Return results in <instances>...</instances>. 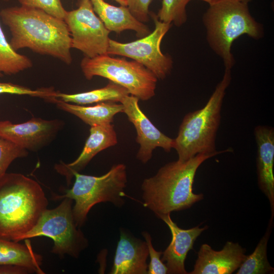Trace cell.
<instances>
[{"mask_svg": "<svg viewBox=\"0 0 274 274\" xmlns=\"http://www.w3.org/2000/svg\"><path fill=\"white\" fill-rule=\"evenodd\" d=\"M139 99L130 94L120 102L128 120L136 131V142L140 145L136 158L146 163L151 158L153 150L157 147L169 152L174 148V139L161 132L143 112L139 105Z\"/></svg>", "mask_w": 274, "mask_h": 274, "instance_id": "obj_12", "label": "cell"}, {"mask_svg": "<svg viewBox=\"0 0 274 274\" xmlns=\"http://www.w3.org/2000/svg\"><path fill=\"white\" fill-rule=\"evenodd\" d=\"M152 0H127V7L131 14L141 22L149 19V6Z\"/></svg>", "mask_w": 274, "mask_h": 274, "instance_id": "obj_29", "label": "cell"}, {"mask_svg": "<svg viewBox=\"0 0 274 274\" xmlns=\"http://www.w3.org/2000/svg\"><path fill=\"white\" fill-rule=\"evenodd\" d=\"M149 252L146 241L120 228L111 274H147Z\"/></svg>", "mask_w": 274, "mask_h": 274, "instance_id": "obj_17", "label": "cell"}, {"mask_svg": "<svg viewBox=\"0 0 274 274\" xmlns=\"http://www.w3.org/2000/svg\"><path fill=\"white\" fill-rule=\"evenodd\" d=\"M31 60L14 50L7 40L0 23V77L11 76L30 68Z\"/></svg>", "mask_w": 274, "mask_h": 274, "instance_id": "obj_23", "label": "cell"}, {"mask_svg": "<svg viewBox=\"0 0 274 274\" xmlns=\"http://www.w3.org/2000/svg\"><path fill=\"white\" fill-rule=\"evenodd\" d=\"M57 91L53 87H42L33 89L29 87L11 82H0V94H10L28 95L43 99L47 102L56 97Z\"/></svg>", "mask_w": 274, "mask_h": 274, "instance_id": "obj_25", "label": "cell"}, {"mask_svg": "<svg viewBox=\"0 0 274 274\" xmlns=\"http://www.w3.org/2000/svg\"><path fill=\"white\" fill-rule=\"evenodd\" d=\"M257 145V174L260 190L267 198L271 210L269 221L274 216V129L266 125H258L254 129Z\"/></svg>", "mask_w": 274, "mask_h": 274, "instance_id": "obj_16", "label": "cell"}, {"mask_svg": "<svg viewBox=\"0 0 274 274\" xmlns=\"http://www.w3.org/2000/svg\"><path fill=\"white\" fill-rule=\"evenodd\" d=\"M21 6L41 9L58 18L63 19L66 12L61 0H18Z\"/></svg>", "mask_w": 274, "mask_h": 274, "instance_id": "obj_27", "label": "cell"}, {"mask_svg": "<svg viewBox=\"0 0 274 274\" xmlns=\"http://www.w3.org/2000/svg\"><path fill=\"white\" fill-rule=\"evenodd\" d=\"M80 66L86 79L90 80L94 76L108 79L125 88L129 94L139 100H148L155 94L157 78L135 60L105 54L92 58L84 57Z\"/></svg>", "mask_w": 274, "mask_h": 274, "instance_id": "obj_8", "label": "cell"}, {"mask_svg": "<svg viewBox=\"0 0 274 274\" xmlns=\"http://www.w3.org/2000/svg\"><path fill=\"white\" fill-rule=\"evenodd\" d=\"M190 1L192 0H162L161 7L156 16L162 22H173L180 27L187 21L186 8Z\"/></svg>", "mask_w": 274, "mask_h": 274, "instance_id": "obj_24", "label": "cell"}, {"mask_svg": "<svg viewBox=\"0 0 274 274\" xmlns=\"http://www.w3.org/2000/svg\"><path fill=\"white\" fill-rule=\"evenodd\" d=\"M231 81V70L225 69L207 103L201 109L187 113L174 139L178 160L185 161L200 153H213L225 91Z\"/></svg>", "mask_w": 274, "mask_h": 274, "instance_id": "obj_5", "label": "cell"}, {"mask_svg": "<svg viewBox=\"0 0 274 274\" xmlns=\"http://www.w3.org/2000/svg\"><path fill=\"white\" fill-rule=\"evenodd\" d=\"M73 200L64 198L56 208L46 209L33 227L21 235L17 242L46 236L53 241L52 253L63 258L65 255L77 258L89 245L80 228L75 221Z\"/></svg>", "mask_w": 274, "mask_h": 274, "instance_id": "obj_7", "label": "cell"}, {"mask_svg": "<svg viewBox=\"0 0 274 274\" xmlns=\"http://www.w3.org/2000/svg\"><path fill=\"white\" fill-rule=\"evenodd\" d=\"M200 1H204L206 3H208L209 4H210L211 3H212L214 0H200Z\"/></svg>", "mask_w": 274, "mask_h": 274, "instance_id": "obj_33", "label": "cell"}, {"mask_svg": "<svg viewBox=\"0 0 274 274\" xmlns=\"http://www.w3.org/2000/svg\"><path fill=\"white\" fill-rule=\"evenodd\" d=\"M43 256L32 249L29 239L24 244L0 237V265L13 264L23 266L33 273L44 274L41 268Z\"/></svg>", "mask_w": 274, "mask_h": 274, "instance_id": "obj_20", "label": "cell"}, {"mask_svg": "<svg viewBox=\"0 0 274 274\" xmlns=\"http://www.w3.org/2000/svg\"><path fill=\"white\" fill-rule=\"evenodd\" d=\"M0 17L10 30L12 37L9 43L15 51L28 48L66 64L72 63V39L63 19L41 9L21 5L2 9Z\"/></svg>", "mask_w": 274, "mask_h": 274, "instance_id": "obj_1", "label": "cell"}, {"mask_svg": "<svg viewBox=\"0 0 274 274\" xmlns=\"http://www.w3.org/2000/svg\"><path fill=\"white\" fill-rule=\"evenodd\" d=\"M93 10L110 31L117 34L125 30H134L139 38L149 34L148 26L137 20L127 6L116 7L104 0H90Z\"/></svg>", "mask_w": 274, "mask_h": 274, "instance_id": "obj_18", "label": "cell"}, {"mask_svg": "<svg viewBox=\"0 0 274 274\" xmlns=\"http://www.w3.org/2000/svg\"><path fill=\"white\" fill-rule=\"evenodd\" d=\"M272 227L273 222L269 221L265 234L253 253L247 255L236 274L273 273L274 268L268 262L267 256V243Z\"/></svg>", "mask_w": 274, "mask_h": 274, "instance_id": "obj_22", "label": "cell"}, {"mask_svg": "<svg viewBox=\"0 0 274 274\" xmlns=\"http://www.w3.org/2000/svg\"><path fill=\"white\" fill-rule=\"evenodd\" d=\"M142 234L147 244L150 262L148 265V274H166L167 273V268L165 264L160 258L163 252L156 251L152 244V238L150 234L144 231Z\"/></svg>", "mask_w": 274, "mask_h": 274, "instance_id": "obj_28", "label": "cell"}, {"mask_svg": "<svg viewBox=\"0 0 274 274\" xmlns=\"http://www.w3.org/2000/svg\"><path fill=\"white\" fill-rule=\"evenodd\" d=\"M63 120L32 117L26 122L13 123L0 121V137L27 151H38L48 145L63 129Z\"/></svg>", "mask_w": 274, "mask_h": 274, "instance_id": "obj_11", "label": "cell"}, {"mask_svg": "<svg viewBox=\"0 0 274 274\" xmlns=\"http://www.w3.org/2000/svg\"><path fill=\"white\" fill-rule=\"evenodd\" d=\"M51 103L63 111L73 114L90 126L112 123L115 115L123 113L122 104L102 102L92 106H85L63 101L55 98Z\"/></svg>", "mask_w": 274, "mask_h": 274, "instance_id": "obj_19", "label": "cell"}, {"mask_svg": "<svg viewBox=\"0 0 274 274\" xmlns=\"http://www.w3.org/2000/svg\"><path fill=\"white\" fill-rule=\"evenodd\" d=\"M150 15L155 23V28L152 32L128 43L110 39L107 54L131 58L145 66L157 79L163 80L170 73L173 60L169 55L162 53L160 44L172 23L160 21L153 13Z\"/></svg>", "mask_w": 274, "mask_h": 274, "instance_id": "obj_9", "label": "cell"}, {"mask_svg": "<svg viewBox=\"0 0 274 274\" xmlns=\"http://www.w3.org/2000/svg\"><path fill=\"white\" fill-rule=\"evenodd\" d=\"M74 177L75 180L72 187L64 189L62 194H52V199L58 200L68 198L75 201L73 212L78 227L84 225L89 211L96 204L110 202L118 208L124 204V190L127 179L126 167L124 164L113 165L101 176L76 173Z\"/></svg>", "mask_w": 274, "mask_h": 274, "instance_id": "obj_6", "label": "cell"}, {"mask_svg": "<svg viewBox=\"0 0 274 274\" xmlns=\"http://www.w3.org/2000/svg\"><path fill=\"white\" fill-rule=\"evenodd\" d=\"M246 249L238 243L228 241L222 250L216 251L207 244L198 252L193 269L189 274H231L246 259Z\"/></svg>", "mask_w": 274, "mask_h": 274, "instance_id": "obj_13", "label": "cell"}, {"mask_svg": "<svg viewBox=\"0 0 274 274\" xmlns=\"http://www.w3.org/2000/svg\"><path fill=\"white\" fill-rule=\"evenodd\" d=\"M117 133L112 123L90 126V133L80 155L74 161L56 163L54 169L64 177L69 186L76 173H80L99 152L117 144Z\"/></svg>", "mask_w": 274, "mask_h": 274, "instance_id": "obj_14", "label": "cell"}, {"mask_svg": "<svg viewBox=\"0 0 274 274\" xmlns=\"http://www.w3.org/2000/svg\"><path fill=\"white\" fill-rule=\"evenodd\" d=\"M63 20L71 34L72 48L89 58L108 54L110 31L96 15L90 0H80L78 8L66 11Z\"/></svg>", "mask_w": 274, "mask_h": 274, "instance_id": "obj_10", "label": "cell"}, {"mask_svg": "<svg viewBox=\"0 0 274 274\" xmlns=\"http://www.w3.org/2000/svg\"><path fill=\"white\" fill-rule=\"evenodd\" d=\"M3 1H5V2H6L9 1V0H3Z\"/></svg>", "mask_w": 274, "mask_h": 274, "instance_id": "obj_34", "label": "cell"}, {"mask_svg": "<svg viewBox=\"0 0 274 274\" xmlns=\"http://www.w3.org/2000/svg\"><path fill=\"white\" fill-rule=\"evenodd\" d=\"M159 218L167 225L172 234L171 242L163 252L161 258L162 262H166L167 273L187 274L185 267L187 254L193 249L197 238L208 226L201 228L200 225H197L184 229L172 220L170 214L161 216Z\"/></svg>", "mask_w": 274, "mask_h": 274, "instance_id": "obj_15", "label": "cell"}, {"mask_svg": "<svg viewBox=\"0 0 274 274\" xmlns=\"http://www.w3.org/2000/svg\"><path fill=\"white\" fill-rule=\"evenodd\" d=\"M121 6H127V0H114Z\"/></svg>", "mask_w": 274, "mask_h": 274, "instance_id": "obj_31", "label": "cell"}, {"mask_svg": "<svg viewBox=\"0 0 274 274\" xmlns=\"http://www.w3.org/2000/svg\"><path fill=\"white\" fill-rule=\"evenodd\" d=\"M28 154L27 150L0 137V180L6 175L14 160L26 157Z\"/></svg>", "mask_w": 274, "mask_h": 274, "instance_id": "obj_26", "label": "cell"}, {"mask_svg": "<svg viewBox=\"0 0 274 274\" xmlns=\"http://www.w3.org/2000/svg\"><path fill=\"white\" fill-rule=\"evenodd\" d=\"M207 40L212 50L231 70L235 59L231 52L233 41L243 35L260 39L263 27L252 16L248 4L236 0H214L202 16Z\"/></svg>", "mask_w": 274, "mask_h": 274, "instance_id": "obj_4", "label": "cell"}, {"mask_svg": "<svg viewBox=\"0 0 274 274\" xmlns=\"http://www.w3.org/2000/svg\"><path fill=\"white\" fill-rule=\"evenodd\" d=\"M48 204L37 181L7 173L0 180V237L17 242L36 224Z\"/></svg>", "mask_w": 274, "mask_h": 274, "instance_id": "obj_3", "label": "cell"}, {"mask_svg": "<svg viewBox=\"0 0 274 274\" xmlns=\"http://www.w3.org/2000/svg\"><path fill=\"white\" fill-rule=\"evenodd\" d=\"M33 273L28 268L17 265H0V274H27Z\"/></svg>", "mask_w": 274, "mask_h": 274, "instance_id": "obj_30", "label": "cell"}, {"mask_svg": "<svg viewBox=\"0 0 274 274\" xmlns=\"http://www.w3.org/2000/svg\"><path fill=\"white\" fill-rule=\"evenodd\" d=\"M128 95L129 93L125 88L110 81L102 88L86 92L67 94L57 91L56 98L66 102L86 105L102 102H120Z\"/></svg>", "mask_w": 274, "mask_h": 274, "instance_id": "obj_21", "label": "cell"}, {"mask_svg": "<svg viewBox=\"0 0 274 274\" xmlns=\"http://www.w3.org/2000/svg\"><path fill=\"white\" fill-rule=\"evenodd\" d=\"M230 149L213 153H200L185 161H172L161 167L153 176L144 180L141 189L144 206L159 218L190 208L203 199L193 192L197 169L206 160Z\"/></svg>", "mask_w": 274, "mask_h": 274, "instance_id": "obj_2", "label": "cell"}, {"mask_svg": "<svg viewBox=\"0 0 274 274\" xmlns=\"http://www.w3.org/2000/svg\"><path fill=\"white\" fill-rule=\"evenodd\" d=\"M236 1L248 4L249 3L252 2L253 0H236Z\"/></svg>", "mask_w": 274, "mask_h": 274, "instance_id": "obj_32", "label": "cell"}]
</instances>
